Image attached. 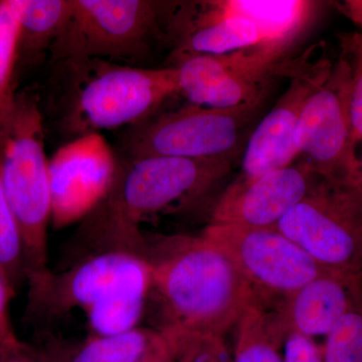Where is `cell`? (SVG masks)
<instances>
[{
  "instance_id": "obj_1",
  "label": "cell",
  "mask_w": 362,
  "mask_h": 362,
  "mask_svg": "<svg viewBox=\"0 0 362 362\" xmlns=\"http://www.w3.org/2000/svg\"><path fill=\"white\" fill-rule=\"evenodd\" d=\"M146 258L166 317L160 330L223 337L257 300L233 259L202 233L166 238L147 247Z\"/></svg>"
},
{
  "instance_id": "obj_2",
  "label": "cell",
  "mask_w": 362,
  "mask_h": 362,
  "mask_svg": "<svg viewBox=\"0 0 362 362\" xmlns=\"http://www.w3.org/2000/svg\"><path fill=\"white\" fill-rule=\"evenodd\" d=\"M233 157H136L120 170L108 197L88 216L90 235L106 249L140 252L147 216L187 206L213 192L232 171Z\"/></svg>"
},
{
  "instance_id": "obj_3",
  "label": "cell",
  "mask_w": 362,
  "mask_h": 362,
  "mask_svg": "<svg viewBox=\"0 0 362 362\" xmlns=\"http://www.w3.org/2000/svg\"><path fill=\"white\" fill-rule=\"evenodd\" d=\"M49 162L45 151L44 120L37 101L18 95L0 121V173L20 230L25 278L49 270Z\"/></svg>"
},
{
  "instance_id": "obj_4",
  "label": "cell",
  "mask_w": 362,
  "mask_h": 362,
  "mask_svg": "<svg viewBox=\"0 0 362 362\" xmlns=\"http://www.w3.org/2000/svg\"><path fill=\"white\" fill-rule=\"evenodd\" d=\"M325 270L362 276V180H320L275 226Z\"/></svg>"
},
{
  "instance_id": "obj_5",
  "label": "cell",
  "mask_w": 362,
  "mask_h": 362,
  "mask_svg": "<svg viewBox=\"0 0 362 362\" xmlns=\"http://www.w3.org/2000/svg\"><path fill=\"white\" fill-rule=\"evenodd\" d=\"M148 0H71V13L51 49L57 61L132 59L148 49L165 16Z\"/></svg>"
},
{
  "instance_id": "obj_6",
  "label": "cell",
  "mask_w": 362,
  "mask_h": 362,
  "mask_svg": "<svg viewBox=\"0 0 362 362\" xmlns=\"http://www.w3.org/2000/svg\"><path fill=\"white\" fill-rule=\"evenodd\" d=\"M351 69L340 54L305 105L294 134L301 161L331 185L362 180L352 128Z\"/></svg>"
},
{
  "instance_id": "obj_7",
  "label": "cell",
  "mask_w": 362,
  "mask_h": 362,
  "mask_svg": "<svg viewBox=\"0 0 362 362\" xmlns=\"http://www.w3.org/2000/svg\"><path fill=\"white\" fill-rule=\"evenodd\" d=\"M264 100L226 109L190 104L163 114L132 133L130 152L134 158L150 156L235 157L245 131Z\"/></svg>"
},
{
  "instance_id": "obj_8",
  "label": "cell",
  "mask_w": 362,
  "mask_h": 362,
  "mask_svg": "<svg viewBox=\"0 0 362 362\" xmlns=\"http://www.w3.org/2000/svg\"><path fill=\"white\" fill-rule=\"evenodd\" d=\"M178 94L177 71L103 65L81 88L73 120L81 135L141 122Z\"/></svg>"
},
{
  "instance_id": "obj_9",
  "label": "cell",
  "mask_w": 362,
  "mask_h": 362,
  "mask_svg": "<svg viewBox=\"0 0 362 362\" xmlns=\"http://www.w3.org/2000/svg\"><path fill=\"white\" fill-rule=\"evenodd\" d=\"M202 233L233 259L252 289L281 301L327 272L276 228L209 223Z\"/></svg>"
},
{
  "instance_id": "obj_10",
  "label": "cell",
  "mask_w": 362,
  "mask_h": 362,
  "mask_svg": "<svg viewBox=\"0 0 362 362\" xmlns=\"http://www.w3.org/2000/svg\"><path fill=\"white\" fill-rule=\"evenodd\" d=\"M143 255L123 250L90 252L65 271L26 276L28 285L23 320L37 332L77 308L87 311L125 275Z\"/></svg>"
},
{
  "instance_id": "obj_11",
  "label": "cell",
  "mask_w": 362,
  "mask_h": 362,
  "mask_svg": "<svg viewBox=\"0 0 362 362\" xmlns=\"http://www.w3.org/2000/svg\"><path fill=\"white\" fill-rule=\"evenodd\" d=\"M285 52L259 47L232 54H201L176 64L178 94L209 108H233L265 99L269 78L279 75Z\"/></svg>"
},
{
  "instance_id": "obj_12",
  "label": "cell",
  "mask_w": 362,
  "mask_h": 362,
  "mask_svg": "<svg viewBox=\"0 0 362 362\" xmlns=\"http://www.w3.org/2000/svg\"><path fill=\"white\" fill-rule=\"evenodd\" d=\"M49 170L51 223L61 228L84 220L108 197L119 168L104 136L93 132L59 148Z\"/></svg>"
},
{
  "instance_id": "obj_13",
  "label": "cell",
  "mask_w": 362,
  "mask_h": 362,
  "mask_svg": "<svg viewBox=\"0 0 362 362\" xmlns=\"http://www.w3.org/2000/svg\"><path fill=\"white\" fill-rule=\"evenodd\" d=\"M332 63L320 59L312 62L307 54L299 62L283 66L281 74L290 84L274 108L252 131L245 150L242 175L245 180L287 168L297 158L294 134L309 97L329 73Z\"/></svg>"
},
{
  "instance_id": "obj_14",
  "label": "cell",
  "mask_w": 362,
  "mask_h": 362,
  "mask_svg": "<svg viewBox=\"0 0 362 362\" xmlns=\"http://www.w3.org/2000/svg\"><path fill=\"white\" fill-rule=\"evenodd\" d=\"M321 178L303 161L258 177H238L221 192L209 223L275 228Z\"/></svg>"
},
{
  "instance_id": "obj_15",
  "label": "cell",
  "mask_w": 362,
  "mask_h": 362,
  "mask_svg": "<svg viewBox=\"0 0 362 362\" xmlns=\"http://www.w3.org/2000/svg\"><path fill=\"white\" fill-rule=\"evenodd\" d=\"M362 295V276L327 271L280 302L267 314L271 337L282 349L290 332L311 338L328 334Z\"/></svg>"
},
{
  "instance_id": "obj_16",
  "label": "cell",
  "mask_w": 362,
  "mask_h": 362,
  "mask_svg": "<svg viewBox=\"0 0 362 362\" xmlns=\"http://www.w3.org/2000/svg\"><path fill=\"white\" fill-rule=\"evenodd\" d=\"M159 335V330L137 327L123 334H92L81 341L71 342L42 332L33 347L40 362H139Z\"/></svg>"
},
{
  "instance_id": "obj_17",
  "label": "cell",
  "mask_w": 362,
  "mask_h": 362,
  "mask_svg": "<svg viewBox=\"0 0 362 362\" xmlns=\"http://www.w3.org/2000/svg\"><path fill=\"white\" fill-rule=\"evenodd\" d=\"M151 289V269L146 257H143L110 291L86 311L92 334L111 337L139 327Z\"/></svg>"
},
{
  "instance_id": "obj_18",
  "label": "cell",
  "mask_w": 362,
  "mask_h": 362,
  "mask_svg": "<svg viewBox=\"0 0 362 362\" xmlns=\"http://www.w3.org/2000/svg\"><path fill=\"white\" fill-rule=\"evenodd\" d=\"M71 13V0H25L21 13L18 66L32 65L51 51Z\"/></svg>"
},
{
  "instance_id": "obj_19",
  "label": "cell",
  "mask_w": 362,
  "mask_h": 362,
  "mask_svg": "<svg viewBox=\"0 0 362 362\" xmlns=\"http://www.w3.org/2000/svg\"><path fill=\"white\" fill-rule=\"evenodd\" d=\"M235 327L233 362H283L281 347L268 329L266 312L257 300L247 307Z\"/></svg>"
},
{
  "instance_id": "obj_20",
  "label": "cell",
  "mask_w": 362,
  "mask_h": 362,
  "mask_svg": "<svg viewBox=\"0 0 362 362\" xmlns=\"http://www.w3.org/2000/svg\"><path fill=\"white\" fill-rule=\"evenodd\" d=\"M25 4V0L0 1V121L16 98L13 78L18 66L20 21Z\"/></svg>"
},
{
  "instance_id": "obj_21",
  "label": "cell",
  "mask_w": 362,
  "mask_h": 362,
  "mask_svg": "<svg viewBox=\"0 0 362 362\" xmlns=\"http://www.w3.org/2000/svg\"><path fill=\"white\" fill-rule=\"evenodd\" d=\"M0 270L7 284L16 293L25 281L23 243L18 223L7 199L0 173Z\"/></svg>"
},
{
  "instance_id": "obj_22",
  "label": "cell",
  "mask_w": 362,
  "mask_h": 362,
  "mask_svg": "<svg viewBox=\"0 0 362 362\" xmlns=\"http://www.w3.org/2000/svg\"><path fill=\"white\" fill-rule=\"evenodd\" d=\"M325 337V362H362V295Z\"/></svg>"
},
{
  "instance_id": "obj_23",
  "label": "cell",
  "mask_w": 362,
  "mask_h": 362,
  "mask_svg": "<svg viewBox=\"0 0 362 362\" xmlns=\"http://www.w3.org/2000/svg\"><path fill=\"white\" fill-rule=\"evenodd\" d=\"M160 331L165 333L173 343L177 362H233V354L223 337Z\"/></svg>"
},
{
  "instance_id": "obj_24",
  "label": "cell",
  "mask_w": 362,
  "mask_h": 362,
  "mask_svg": "<svg viewBox=\"0 0 362 362\" xmlns=\"http://www.w3.org/2000/svg\"><path fill=\"white\" fill-rule=\"evenodd\" d=\"M341 56L349 61L351 69L352 128L356 142L362 141V35L359 33L340 35Z\"/></svg>"
},
{
  "instance_id": "obj_25",
  "label": "cell",
  "mask_w": 362,
  "mask_h": 362,
  "mask_svg": "<svg viewBox=\"0 0 362 362\" xmlns=\"http://www.w3.org/2000/svg\"><path fill=\"white\" fill-rule=\"evenodd\" d=\"M283 362H325L323 347L314 338L290 332L282 343Z\"/></svg>"
},
{
  "instance_id": "obj_26",
  "label": "cell",
  "mask_w": 362,
  "mask_h": 362,
  "mask_svg": "<svg viewBox=\"0 0 362 362\" xmlns=\"http://www.w3.org/2000/svg\"><path fill=\"white\" fill-rule=\"evenodd\" d=\"M14 294L0 270V350L18 340L8 316V302Z\"/></svg>"
},
{
  "instance_id": "obj_27",
  "label": "cell",
  "mask_w": 362,
  "mask_h": 362,
  "mask_svg": "<svg viewBox=\"0 0 362 362\" xmlns=\"http://www.w3.org/2000/svg\"><path fill=\"white\" fill-rule=\"evenodd\" d=\"M139 362H177L175 347L165 333L160 331L157 341Z\"/></svg>"
},
{
  "instance_id": "obj_28",
  "label": "cell",
  "mask_w": 362,
  "mask_h": 362,
  "mask_svg": "<svg viewBox=\"0 0 362 362\" xmlns=\"http://www.w3.org/2000/svg\"><path fill=\"white\" fill-rule=\"evenodd\" d=\"M0 362H40L32 345L18 340L0 350Z\"/></svg>"
},
{
  "instance_id": "obj_29",
  "label": "cell",
  "mask_w": 362,
  "mask_h": 362,
  "mask_svg": "<svg viewBox=\"0 0 362 362\" xmlns=\"http://www.w3.org/2000/svg\"><path fill=\"white\" fill-rule=\"evenodd\" d=\"M337 9L358 28L362 35V0H345L337 4Z\"/></svg>"
}]
</instances>
